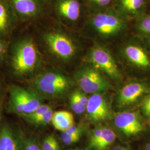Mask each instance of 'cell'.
Returning a JSON list of instances; mask_svg holds the SVG:
<instances>
[{
	"label": "cell",
	"mask_w": 150,
	"mask_h": 150,
	"mask_svg": "<svg viewBox=\"0 0 150 150\" xmlns=\"http://www.w3.org/2000/svg\"><path fill=\"white\" fill-rule=\"evenodd\" d=\"M47 65L72 74L79 62L82 45L76 31L48 16L27 26Z\"/></svg>",
	"instance_id": "cell-1"
},
{
	"label": "cell",
	"mask_w": 150,
	"mask_h": 150,
	"mask_svg": "<svg viewBox=\"0 0 150 150\" xmlns=\"http://www.w3.org/2000/svg\"><path fill=\"white\" fill-rule=\"evenodd\" d=\"M4 62L12 77L26 82L47 66L27 26L16 36H12Z\"/></svg>",
	"instance_id": "cell-2"
},
{
	"label": "cell",
	"mask_w": 150,
	"mask_h": 150,
	"mask_svg": "<svg viewBox=\"0 0 150 150\" xmlns=\"http://www.w3.org/2000/svg\"><path fill=\"white\" fill-rule=\"evenodd\" d=\"M27 82L45 99L52 101L64 100L76 86L72 75L48 65Z\"/></svg>",
	"instance_id": "cell-3"
},
{
	"label": "cell",
	"mask_w": 150,
	"mask_h": 150,
	"mask_svg": "<svg viewBox=\"0 0 150 150\" xmlns=\"http://www.w3.org/2000/svg\"><path fill=\"white\" fill-rule=\"evenodd\" d=\"M125 27L122 15L114 8L107 7L92 12L86 19L83 29L91 38L105 41L118 35Z\"/></svg>",
	"instance_id": "cell-4"
},
{
	"label": "cell",
	"mask_w": 150,
	"mask_h": 150,
	"mask_svg": "<svg viewBox=\"0 0 150 150\" xmlns=\"http://www.w3.org/2000/svg\"><path fill=\"white\" fill-rule=\"evenodd\" d=\"M77 88L86 94L104 93L111 85L106 76L92 64L82 61L72 72Z\"/></svg>",
	"instance_id": "cell-5"
},
{
	"label": "cell",
	"mask_w": 150,
	"mask_h": 150,
	"mask_svg": "<svg viewBox=\"0 0 150 150\" xmlns=\"http://www.w3.org/2000/svg\"><path fill=\"white\" fill-rule=\"evenodd\" d=\"M45 100L30 87L12 85L8 88L7 110L23 117L43 104Z\"/></svg>",
	"instance_id": "cell-6"
},
{
	"label": "cell",
	"mask_w": 150,
	"mask_h": 150,
	"mask_svg": "<svg viewBox=\"0 0 150 150\" xmlns=\"http://www.w3.org/2000/svg\"><path fill=\"white\" fill-rule=\"evenodd\" d=\"M49 16L64 27L76 31L82 17L81 0H50Z\"/></svg>",
	"instance_id": "cell-7"
},
{
	"label": "cell",
	"mask_w": 150,
	"mask_h": 150,
	"mask_svg": "<svg viewBox=\"0 0 150 150\" xmlns=\"http://www.w3.org/2000/svg\"><path fill=\"white\" fill-rule=\"evenodd\" d=\"M20 23L28 26L49 16L50 0H7Z\"/></svg>",
	"instance_id": "cell-8"
},
{
	"label": "cell",
	"mask_w": 150,
	"mask_h": 150,
	"mask_svg": "<svg viewBox=\"0 0 150 150\" xmlns=\"http://www.w3.org/2000/svg\"><path fill=\"white\" fill-rule=\"evenodd\" d=\"M82 61L94 66L107 77L114 80L121 79V73L110 51L100 43L88 48Z\"/></svg>",
	"instance_id": "cell-9"
},
{
	"label": "cell",
	"mask_w": 150,
	"mask_h": 150,
	"mask_svg": "<svg viewBox=\"0 0 150 150\" xmlns=\"http://www.w3.org/2000/svg\"><path fill=\"white\" fill-rule=\"evenodd\" d=\"M86 111L88 119L94 123L105 121L111 116L110 105L104 93H95L88 97Z\"/></svg>",
	"instance_id": "cell-10"
},
{
	"label": "cell",
	"mask_w": 150,
	"mask_h": 150,
	"mask_svg": "<svg viewBox=\"0 0 150 150\" xmlns=\"http://www.w3.org/2000/svg\"><path fill=\"white\" fill-rule=\"evenodd\" d=\"M114 123L127 136L139 134L145 129L142 120L137 111L118 113L115 117Z\"/></svg>",
	"instance_id": "cell-11"
},
{
	"label": "cell",
	"mask_w": 150,
	"mask_h": 150,
	"mask_svg": "<svg viewBox=\"0 0 150 150\" xmlns=\"http://www.w3.org/2000/svg\"><path fill=\"white\" fill-rule=\"evenodd\" d=\"M20 22L7 0H0V38L9 41Z\"/></svg>",
	"instance_id": "cell-12"
},
{
	"label": "cell",
	"mask_w": 150,
	"mask_h": 150,
	"mask_svg": "<svg viewBox=\"0 0 150 150\" xmlns=\"http://www.w3.org/2000/svg\"><path fill=\"white\" fill-rule=\"evenodd\" d=\"M149 90V87L145 83L132 82L126 85L119 92L117 98V106L123 108L132 105Z\"/></svg>",
	"instance_id": "cell-13"
},
{
	"label": "cell",
	"mask_w": 150,
	"mask_h": 150,
	"mask_svg": "<svg viewBox=\"0 0 150 150\" xmlns=\"http://www.w3.org/2000/svg\"><path fill=\"white\" fill-rule=\"evenodd\" d=\"M124 54L129 62L141 69L150 67V58L145 50L137 45H129L124 50Z\"/></svg>",
	"instance_id": "cell-14"
},
{
	"label": "cell",
	"mask_w": 150,
	"mask_h": 150,
	"mask_svg": "<svg viewBox=\"0 0 150 150\" xmlns=\"http://www.w3.org/2000/svg\"><path fill=\"white\" fill-rule=\"evenodd\" d=\"M146 3V0H118V8L121 15L135 17L142 15Z\"/></svg>",
	"instance_id": "cell-15"
},
{
	"label": "cell",
	"mask_w": 150,
	"mask_h": 150,
	"mask_svg": "<svg viewBox=\"0 0 150 150\" xmlns=\"http://www.w3.org/2000/svg\"><path fill=\"white\" fill-rule=\"evenodd\" d=\"M20 145L16 134L7 125L0 129V150H20Z\"/></svg>",
	"instance_id": "cell-16"
},
{
	"label": "cell",
	"mask_w": 150,
	"mask_h": 150,
	"mask_svg": "<svg viewBox=\"0 0 150 150\" xmlns=\"http://www.w3.org/2000/svg\"><path fill=\"white\" fill-rule=\"evenodd\" d=\"M51 122L54 129L64 132L74 125L73 114L67 111H59L53 113Z\"/></svg>",
	"instance_id": "cell-17"
},
{
	"label": "cell",
	"mask_w": 150,
	"mask_h": 150,
	"mask_svg": "<svg viewBox=\"0 0 150 150\" xmlns=\"http://www.w3.org/2000/svg\"><path fill=\"white\" fill-rule=\"evenodd\" d=\"M116 134L112 129L103 127L102 134L93 150H106L115 142Z\"/></svg>",
	"instance_id": "cell-18"
},
{
	"label": "cell",
	"mask_w": 150,
	"mask_h": 150,
	"mask_svg": "<svg viewBox=\"0 0 150 150\" xmlns=\"http://www.w3.org/2000/svg\"><path fill=\"white\" fill-rule=\"evenodd\" d=\"M84 1L93 12L108 7L112 0H84Z\"/></svg>",
	"instance_id": "cell-19"
},
{
	"label": "cell",
	"mask_w": 150,
	"mask_h": 150,
	"mask_svg": "<svg viewBox=\"0 0 150 150\" xmlns=\"http://www.w3.org/2000/svg\"><path fill=\"white\" fill-rule=\"evenodd\" d=\"M51 108H52V107L50 105L43 103L33 112L23 117V118H25L28 122L32 123L35 120L40 117Z\"/></svg>",
	"instance_id": "cell-20"
},
{
	"label": "cell",
	"mask_w": 150,
	"mask_h": 150,
	"mask_svg": "<svg viewBox=\"0 0 150 150\" xmlns=\"http://www.w3.org/2000/svg\"><path fill=\"white\" fill-rule=\"evenodd\" d=\"M69 98L70 107L75 113L82 114L86 111V106L80 101L73 91L70 93Z\"/></svg>",
	"instance_id": "cell-21"
},
{
	"label": "cell",
	"mask_w": 150,
	"mask_h": 150,
	"mask_svg": "<svg viewBox=\"0 0 150 150\" xmlns=\"http://www.w3.org/2000/svg\"><path fill=\"white\" fill-rule=\"evenodd\" d=\"M137 29L141 33L150 36V14L139 18L137 23Z\"/></svg>",
	"instance_id": "cell-22"
},
{
	"label": "cell",
	"mask_w": 150,
	"mask_h": 150,
	"mask_svg": "<svg viewBox=\"0 0 150 150\" xmlns=\"http://www.w3.org/2000/svg\"><path fill=\"white\" fill-rule=\"evenodd\" d=\"M103 127V126H102V125H98L92 130L89 140V149L92 150L95 149L99 139L101 137Z\"/></svg>",
	"instance_id": "cell-23"
},
{
	"label": "cell",
	"mask_w": 150,
	"mask_h": 150,
	"mask_svg": "<svg viewBox=\"0 0 150 150\" xmlns=\"http://www.w3.org/2000/svg\"><path fill=\"white\" fill-rule=\"evenodd\" d=\"M42 150H60L59 144L54 135L45 137L42 145Z\"/></svg>",
	"instance_id": "cell-24"
},
{
	"label": "cell",
	"mask_w": 150,
	"mask_h": 150,
	"mask_svg": "<svg viewBox=\"0 0 150 150\" xmlns=\"http://www.w3.org/2000/svg\"><path fill=\"white\" fill-rule=\"evenodd\" d=\"M53 113H54L53 108H51L47 112L44 113L43 115L35 120L31 123L36 126L47 125L50 122H51Z\"/></svg>",
	"instance_id": "cell-25"
},
{
	"label": "cell",
	"mask_w": 150,
	"mask_h": 150,
	"mask_svg": "<svg viewBox=\"0 0 150 150\" xmlns=\"http://www.w3.org/2000/svg\"><path fill=\"white\" fill-rule=\"evenodd\" d=\"M21 150H42L35 140L23 139L22 142Z\"/></svg>",
	"instance_id": "cell-26"
},
{
	"label": "cell",
	"mask_w": 150,
	"mask_h": 150,
	"mask_svg": "<svg viewBox=\"0 0 150 150\" xmlns=\"http://www.w3.org/2000/svg\"><path fill=\"white\" fill-rule=\"evenodd\" d=\"M81 134H75L65 135L61 134V138L62 142L65 145H70L78 142L80 139Z\"/></svg>",
	"instance_id": "cell-27"
},
{
	"label": "cell",
	"mask_w": 150,
	"mask_h": 150,
	"mask_svg": "<svg viewBox=\"0 0 150 150\" xmlns=\"http://www.w3.org/2000/svg\"><path fill=\"white\" fill-rule=\"evenodd\" d=\"M9 41L0 38V65L4 63Z\"/></svg>",
	"instance_id": "cell-28"
},
{
	"label": "cell",
	"mask_w": 150,
	"mask_h": 150,
	"mask_svg": "<svg viewBox=\"0 0 150 150\" xmlns=\"http://www.w3.org/2000/svg\"><path fill=\"white\" fill-rule=\"evenodd\" d=\"M141 109L145 116L150 118V94L144 99L141 105Z\"/></svg>",
	"instance_id": "cell-29"
},
{
	"label": "cell",
	"mask_w": 150,
	"mask_h": 150,
	"mask_svg": "<svg viewBox=\"0 0 150 150\" xmlns=\"http://www.w3.org/2000/svg\"><path fill=\"white\" fill-rule=\"evenodd\" d=\"M122 149H123L122 147L119 146H116V147H114L112 150H122Z\"/></svg>",
	"instance_id": "cell-30"
},
{
	"label": "cell",
	"mask_w": 150,
	"mask_h": 150,
	"mask_svg": "<svg viewBox=\"0 0 150 150\" xmlns=\"http://www.w3.org/2000/svg\"><path fill=\"white\" fill-rule=\"evenodd\" d=\"M146 150H150V142L146 145Z\"/></svg>",
	"instance_id": "cell-31"
},
{
	"label": "cell",
	"mask_w": 150,
	"mask_h": 150,
	"mask_svg": "<svg viewBox=\"0 0 150 150\" xmlns=\"http://www.w3.org/2000/svg\"><path fill=\"white\" fill-rule=\"evenodd\" d=\"M146 1H147V3L148 4V5L150 7V0H146Z\"/></svg>",
	"instance_id": "cell-32"
},
{
	"label": "cell",
	"mask_w": 150,
	"mask_h": 150,
	"mask_svg": "<svg viewBox=\"0 0 150 150\" xmlns=\"http://www.w3.org/2000/svg\"><path fill=\"white\" fill-rule=\"evenodd\" d=\"M1 85H2V81H1V79L0 77V90L1 88Z\"/></svg>",
	"instance_id": "cell-33"
},
{
	"label": "cell",
	"mask_w": 150,
	"mask_h": 150,
	"mask_svg": "<svg viewBox=\"0 0 150 150\" xmlns=\"http://www.w3.org/2000/svg\"><path fill=\"white\" fill-rule=\"evenodd\" d=\"M122 150H129V149L128 148H125V147H123V149H122Z\"/></svg>",
	"instance_id": "cell-34"
},
{
	"label": "cell",
	"mask_w": 150,
	"mask_h": 150,
	"mask_svg": "<svg viewBox=\"0 0 150 150\" xmlns=\"http://www.w3.org/2000/svg\"><path fill=\"white\" fill-rule=\"evenodd\" d=\"M1 105H0V117H1Z\"/></svg>",
	"instance_id": "cell-35"
},
{
	"label": "cell",
	"mask_w": 150,
	"mask_h": 150,
	"mask_svg": "<svg viewBox=\"0 0 150 150\" xmlns=\"http://www.w3.org/2000/svg\"><path fill=\"white\" fill-rule=\"evenodd\" d=\"M79 150V149H71V150Z\"/></svg>",
	"instance_id": "cell-36"
}]
</instances>
